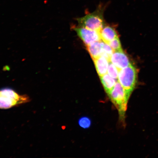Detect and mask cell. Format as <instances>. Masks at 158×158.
Here are the masks:
<instances>
[{
    "label": "cell",
    "instance_id": "1",
    "mask_svg": "<svg viewBox=\"0 0 158 158\" xmlns=\"http://www.w3.org/2000/svg\"><path fill=\"white\" fill-rule=\"evenodd\" d=\"M106 7L100 3L93 12L77 19L79 27L100 31L105 25L103 16Z\"/></svg>",
    "mask_w": 158,
    "mask_h": 158
},
{
    "label": "cell",
    "instance_id": "2",
    "mask_svg": "<svg viewBox=\"0 0 158 158\" xmlns=\"http://www.w3.org/2000/svg\"><path fill=\"white\" fill-rule=\"evenodd\" d=\"M26 94H20L12 89L4 88L0 89V109H8L30 102Z\"/></svg>",
    "mask_w": 158,
    "mask_h": 158
},
{
    "label": "cell",
    "instance_id": "3",
    "mask_svg": "<svg viewBox=\"0 0 158 158\" xmlns=\"http://www.w3.org/2000/svg\"><path fill=\"white\" fill-rule=\"evenodd\" d=\"M118 79V81L125 90L126 95L129 98L137 85V69L131 64L126 68L120 70Z\"/></svg>",
    "mask_w": 158,
    "mask_h": 158
},
{
    "label": "cell",
    "instance_id": "4",
    "mask_svg": "<svg viewBox=\"0 0 158 158\" xmlns=\"http://www.w3.org/2000/svg\"><path fill=\"white\" fill-rule=\"evenodd\" d=\"M111 101L118 109L121 117H123L127 108L128 98L125 90L118 81L108 94Z\"/></svg>",
    "mask_w": 158,
    "mask_h": 158
},
{
    "label": "cell",
    "instance_id": "5",
    "mask_svg": "<svg viewBox=\"0 0 158 158\" xmlns=\"http://www.w3.org/2000/svg\"><path fill=\"white\" fill-rule=\"evenodd\" d=\"M74 29L86 46L96 41L102 40L100 31L80 27Z\"/></svg>",
    "mask_w": 158,
    "mask_h": 158
},
{
    "label": "cell",
    "instance_id": "6",
    "mask_svg": "<svg viewBox=\"0 0 158 158\" xmlns=\"http://www.w3.org/2000/svg\"><path fill=\"white\" fill-rule=\"evenodd\" d=\"M110 62L119 70L126 68L131 64L129 58L123 50L114 52L110 57Z\"/></svg>",
    "mask_w": 158,
    "mask_h": 158
},
{
    "label": "cell",
    "instance_id": "7",
    "mask_svg": "<svg viewBox=\"0 0 158 158\" xmlns=\"http://www.w3.org/2000/svg\"><path fill=\"white\" fill-rule=\"evenodd\" d=\"M100 33L102 40L107 44L118 37L115 29L113 27L108 25H104L100 31Z\"/></svg>",
    "mask_w": 158,
    "mask_h": 158
},
{
    "label": "cell",
    "instance_id": "8",
    "mask_svg": "<svg viewBox=\"0 0 158 158\" xmlns=\"http://www.w3.org/2000/svg\"><path fill=\"white\" fill-rule=\"evenodd\" d=\"M94 61L97 72L100 77L107 73L110 62L108 59L102 55Z\"/></svg>",
    "mask_w": 158,
    "mask_h": 158
},
{
    "label": "cell",
    "instance_id": "9",
    "mask_svg": "<svg viewBox=\"0 0 158 158\" xmlns=\"http://www.w3.org/2000/svg\"><path fill=\"white\" fill-rule=\"evenodd\" d=\"M103 43V41L101 40L86 46L88 52L93 60L102 56Z\"/></svg>",
    "mask_w": 158,
    "mask_h": 158
},
{
    "label": "cell",
    "instance_id": "10",
    "mask_svg": "<svg viewBox=\"0 0 158 158\" xmlns=\"http://www.w3.org/2000/svg\"><path fill=\"white\" fill-rule=\"evenodd\" d=\"M100 77L105 90L106 93L108 94L114 88L117 81L108 74H105Z\"/></svg>",
    "mask_w": 158,
    "mask_h": 158
},
{
    "label": "cell",
    "instance_id": "11",
    "mask_svg": "<svg viewBox=\"0 0 158 158\" xmlns=\"http://www.w3.org/2000/svg\"><path fill=\"white\" fill-rule=\"evenodd\" d=\"M114 51L110 45L103 42L102 55L108 59L110 61V57L114 53Z\"/></svg>",
    "mask_w": 158,
    "mask_h": 158
},
{
    "label": "cell",
    "instance_id": "12",
    "mask_svg": "<svg viewBox=\"0 0 158 158\" xmlns=\"http://www.w3.org/2000/svg\"><path fill=\"white\" fill-rule=\"evenodd\" d=\"M119 70L114 65L110 62L107 70V74L112 78L117 80Z\"/></svg>",
    "mask_w": 158,
    "mask_h": 158
},
{
    "label": "cell",
    "instance_id": "13",
    "mask_svg": "<svg viewBox=\"0 0 158 158\" xmlns=\"http://www.w3.org/2000/svg\"><path fill=\"white\" fill-rule=\"evenodd\" d=\"M108 44L111 47L114 52L123 51L120 39L118 37L110 41Z\"/></svg>",
    "mask_w": 158,
    "mask_h": 158
},
{
    "label": "cell",
    "instance_id": "14",
    "mask_svg": "<svg viewBox=\"0 0 158 158\" xmlns=\"http://www.w3.org/2000/svg\"><path fill=\"white\" fill-rule=\"evenodd\" d=\"M79 126L84 129H87L90 127L91 125V121L89 118L86 116L82 117L78 120Z\"/></svg>",
    "mask_w": 158,
    "mask_h": 158
}]
</instances>
